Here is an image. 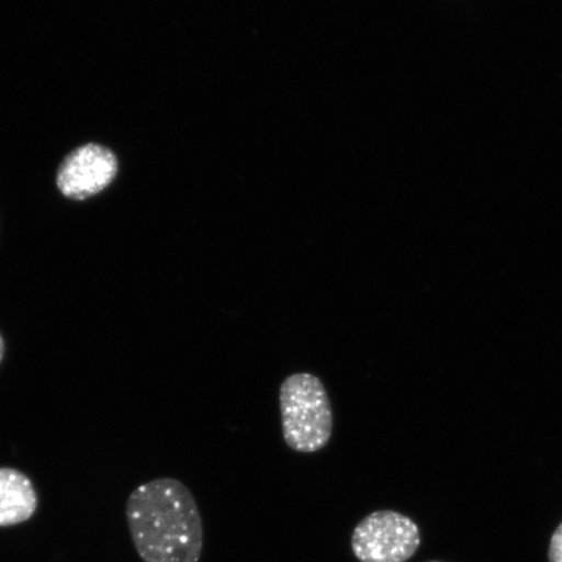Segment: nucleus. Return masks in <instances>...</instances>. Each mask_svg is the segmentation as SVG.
Instances as JSON below:
<instances>
[{
  "label": "nucleus",
  "instance_id": "39448f33",
  "mask_svg": "<svg viewBox=\"0 0 562 562\" xmlns=\"http://www.w3.org/2000/svg\"><path fill=\"white\" fill-rule=\"evenodd\" d=\"M38 509V495L30 476L13 468H0V527L30 521Z\"/></svg>",
  "mask_w": 562,
  "mask_h": 562
},
{
  "label": "nucleus",
  "instance_id": "6e6552de",
  "mask_svg": "<svg viewBox=\"0 0 562 562\" xmlns=\"http://www.w3.org/2000/svg\"><path fill=\"white\" fill-rule=\"evenodd\" d=\"M430 562H440V561H430Z\"/></svg>",
  "mask_w": 562,
  "mask_h": 562
},
{
  "label": "nucleus",
  "instance_id": "423d86ee",
  "mask_svg": "<svg viewBox=\"0 0 562 562\" xmlns=\"http://www.w3.org/2000/svg\"><path fill=\"white\" fill-rule=\"evenodd\" d=\"M548 557H550V562H562V524L552 536Z\"/></svg>",
  "mask_w": 562,
  "mask_h": 562
},
{
  "label": "nucleus",
  "instance_id": "7ed1b4c3",
  "mask_svg": "<svg viewBox=\"0 0 562 562\" xmlns=\"http://www.w3.org/2000/svg\"><path fill=\"white\" fill-rule=\"evenodd\" d=\"M350 546L360 562H406L418 551L420 532L402 513L376 510L355 527Z\"/></svg>",
  "mask_w": 562,
  "mask_h": 562
},
{
  "label": "nucleus",
  "instance_id": "0eeeda50",
  "mask_svg": "<svg viewBox=\"0 0 562 562\" xmlns=\"http://www.w3.org/2000/svg\"><path fill=\"white\" fill-rule=\"evenodd\" d=\"M5 353V344L2 335H0V363H2Z\"/></svg>",
  "mask_w": 562,
  "mask_h": 562
},
{
  "label": "nucleus",
  "instance_id": "f03ea898",
  "mask_svg": "<svg viewBox=\"0 0 562 562\" xmlns=\"http://www.w3.org/2000/svg\"><path fill=\"white\" fill-rule=\"evenodd\" d=\"M283 438L297 453L326 448L334 432V412L325 384L311 372H296L280 385Z\"/></svg>",
  "mask_w": 562,
  "mask_h": 562
},
{
  "label": "nucleus",
  "instance_id": "f257e3e1",
  "mask_svg": "<svg viewBox=\"0 0 562 562\" xmlns=\"http://www.w3.org/2000/svg\"><path fill=\"white\" fill-rule=\"evenodd\" d=\"M125 516L144 562H200L203 524L184 483L158 477L140 484L126 501Z\"/></svg>",
  "mask_w": 562,
  "mask_h": 562
},
{
  "label": "nucleus",
  "instance_id": "20e7f679",
  "mask_svg": "<svg viewBox=\"0 0 562 562\" xmlns=\"http://www.w3.org/2000/svg\"><path fill=\"white\" fill-rule=\"evenodd\" d=\"M117 168L115 154L108 147L83 145L63 161L56 187L66 199L83 201L103 192L115 180Z\"/></svg>",
  "mask_w": 562,
  "mask_h": 562
}]
</instances>
